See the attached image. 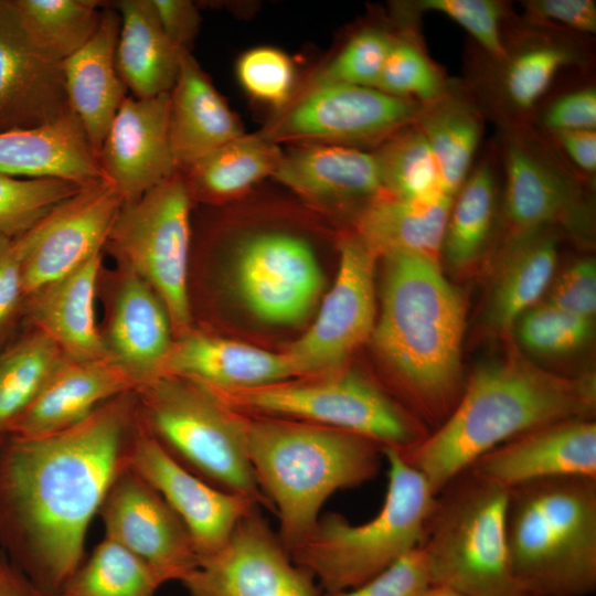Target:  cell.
I'll return each instance as SVG.
<instances>
[{
	"label": "cell",
	"mask_w": 596,
	"mask_h": 596,
	"mask_svg": "<svg viewBox=\"0 0 596 596\" xmlns=\"http://www.w3.org/2000/svg\"><path fill=\"white\" fill-rule=\"evenodd\" d=\"M137 424L134 391L60 433L0 437L1 551L47 594L82 564L89 522L127 466Z\"/></svg>",
	"instance_id": "cell-1"
},
{
	"label": "cell",
	"mask_w": 596,
	"mask_h": 596,
	"mask_svg": "<svg viewBox=\"0 0 596 596\" xmlns=\"http://www.w3.org/2000/svg\"><path fill=\"white\" fill-rule=\"evenodd\" d=\"M596 379L546 371L520 356L478 368L448 417L414 448L400 453L437 496L478 458L536 427L593 418Z\"/></svg>",
	"instance_id": "cell-2"
},
{
	"label": "cell",
	"mask_w": 596,
	"mask_h": 596,
	"mask_svg": "<svg viewBox=\"0 0 596 596\" xmlns=\"http://www.w3.org/2000/svg\"><path fill=\"white\" fill-rule=\"evenodd\" d=\"M384 259L373 344L406 409L435 429L465 386L460 364L465 304L443 276L438 260L411 254Z\"/></svg>",
	"instance_id": "cell-3"
},
{
	"label": "cell",
	"mask_w": 596,
	"mask_h": 596,
	"mask_svg": "<svg viewBox=\"0 0 596 596\" xmlns=\"http://www.w3.org/2000/svg\"><path fill=\"white\" fill-rule=\"evenodd\" d=\"M256 482L278 515L290 553L317 523L328 498L372 480L383 447L361 435L315 423L240 413Z\"/></svg>",
	"instance_id": "cell-4"
},
{
	"label": "cell",
	"mask_w": 596,
	"mask_h": 596,
	"mask_svg": "<svg viewBox=\"0 0 596 596\" xmlns=\"http://www.w3.org/2000/svg\"><path fill=\"white\" fill-rule=\"evenodd\" d=\"M512 574L532 596L596 590V478L558 477L508 490Z\"/></svg>",
	"instance_id": "cell-5"
},
{
	"label": "cell",
	"mask_w": 596,
	"mask_h": 596,
	"mask_svg": "<svg viewBox=\"0 0 596 596\" xmlns=\"http://www.w3.org/2000/svg\"><path fill=\"white\" fill-rule=\"evenodd\" d=\"M387 489L379 512L351 523L340 513L319 517L289 553L324 593L356 587L417 549L424 538L436 494L425 477L392 448H383Z\"/></svg>",
	"instance_id": "cell-6"
},
{
	"label": "cell",
	"mask_w": 596,
	"mask_h": 596,
	"mask_svg": "<svg viewBox=\"0 0 596 596\" xmlns=\"http://www.w3.org/2000/svg\"><path fill=\"white\" fill-rule=\"evenodd\" d=\"M508 490L470 470L437 496L419 545L429 584L466 596H532L515 581L505 538Z\"/></svg>",
	"instance_id": "cell-7"
},
{
	"label": "cell",
	"mask_w": 596,
	"mask_h": 596,
	"mask_svg": "<svg viewBox=\"0 0 596 596\" xmlns=\"http://www.w3.org/2000/svg\"><path fill=\"white\" fill-rule=\"evenodd\" d=\"M135 393L141 423L178 462L274 512L247 459L238 412L207 389L173 375H161Z\"/></svg>",
	"instance_id": "cell-8"
},
{
	"label": "cell",
	"mask_w": 596,
	"mask_h": 596,
	"mask_svg": "<svg viewBox=\"0 0 596 596\" xmlns=\"http://www.w3.org/2000/svg\"><path fill=\"white\" fill-rule=\"evenodd\" d=\"M210 392L242 414L330 426L400 453L417 446L430 432L383 387L350 369L256 387Z\"/></svg>",
	"instance_id": "cell-9"
},
{
	"label": "cell",
	"mask_w": 596,
	"mask_h": 596,
	"mask_svg": "<svg viewBox=\"0 0 596 596\" xmlns=\"http://www.w3.org/2000/svg\"><path fill=\"white\" fill-rule=\"evenodd\" d=\"M191 195L179 171L136 201L123 203L105 247L141 277L166 306L175 338L191 330L188 265Z\"/></svg>",
	"instance_id": "cell-10"
},
{
	"label": "cell",
	"mask_w": 596,
	"mask_h": 596,
	"mask_svg": "<svg viewBox=\"0 0 596 596\" xmlns=\"http://www.w3.org/2000/svg\"><path fill=\"white\" fill-rule=\"evenodd\" d=\"M423 106L374 87L305 86L258 132L279 145L289 140L336 143L384 142L414 124Z\"/></svg>",
	"instance_id": "cell-11"
},
{
	"label": "cell",
	"mask_w": 596,
	"mask_h": 596,
	"mask_svg": "<svg viewBox=\"0 0 596 596\" xmlns=\"http://www.w3.org/2000/svg\"><path fill=\"white\" fill-rule=\"evenodd\" d=\"M339 255L336 281L326 295L316 321L286 351L298 377L344 370L350 355L372 336L377 256L358 234L341 240Z\"/></svg>",
	"instance_id": "cell-12"
},
{
	"label": "cell",
	"mask_w": 596,
	"mask_h": 596,
	"mask_svg": "<svg viewBox=\"0 0 596 596\" xmlns=\"http://www.w3.org/2000/svg\"><path fill=\"white\" fill-rule=\"evenodd\" d=\"M123 200L108 180L86 185L22 235L25 299L102 254Z\"/></svg>",
	"instance_id": "cell-13"
},
{
	"label": "cell",
	"mask_w": 596,
	"mask_h": 596,
	"mask_svg": "<svg viewBox=\"0 0 596 596\" xmlns=\"http://www.w3.org/2000/svg\"><path fill=\"white\" fill-rule=\"evenodd\" d=\"M182 584L190 596H320L315 577L292 561L258 508Z\"/></svg>",
	"instance_id": "cell-14"
},
{
	"label": "cell",
	"mask_w": 596,
	"mask_h": 596,
	"mask_svg": "<svg viewBox=\"0 0 596 596\" xmlns=\"http://www.w3.org/2000/svg\"><path fill=\"white\" fill-rule=\"evenodd\" d=\"M105 538L142 561L163 585L183 582L199 565L192 539L178 514L128 465L98 510Z\"/></svg>",
	"instance_id": "cell-15"
},
{
	"label": "cell",
	"mask_w": 596,
	"mask_h": 596,
	"mask_svg": "<svg viewBox=\"0 0 596 596\" xmlns=\"http://www.w3.org/2000/svg\"><path fill=\"white\" fill-rule=\"evenodd\" d=\"M235 278L246 307L273 324H292L312 310L323 276L310 246L285 233H262L237 251Z\"/></svg>",
	"instance_id": "cell-16"
},
{
	"label": "cell",
	"mask_w": 596,
	"mask_h": 596,
	"mask_svg": "<svg viewBox=\"0 0 596 596\" xmlns=\"http://www.w3.org/2000/svg\"><path fill=\"white\" fill-rule=\"evenodd\" d=\"M127 465L178 514L199 560L221 550L240 520L258 508L251 499L221 490L183 467L147 430L139 415Z\"/></svg>",
	"instance_id": "cell-17"
},
{
	"label": "cell",
	"mask_w": 596,
	"mask_h": 596,
	"mask_svg": "<svg viewBox=\"0 0 596 596\" xmlns=\"http://www.w3.org/2000/svg\"><path fill=\"white\" fill-rule=\"evenodd\" d=\"M170 93L127 96L97 155L105 178L124 203L141 198L179 169L169 132Z\"/></svg>",
	"instance_id": "cell-18"
},
{
	"label": "cell",
	"mask_w": 596,
	"mask_h": 596,
	"mask_svg": "<svg viewBox=\"0 0 596 596\" xmlns=\"http://www.w3.org/2000/svg\"><path fill=\"white\" fill-rule=\"evenodd\" d=\"M70 113L63 62L29 39L12 0H0V131L38 128Z\"/></svg>",
	"instance_id": "cell-19"
},
{
	"label": "cell",
	"mask_w": 596,
	"mask_h": 596,
	"mask_svg": "<svg viewBox=\"0 0 596 596\" xmlns=\"http://www.w3.org/2000/svg\"><path fill=\"white\" fill-rule=\"evenodd\" d=\"M468 470L505 490L558 477L596 478V423L570 418L536 427L488 451Z\"/></svg>",
	"instance_id": "cell-20"
},
{
	"label": "cell",
	"mask_w": 596,
	"mask_h": 596,
	"mask_svg": "<svg viewBox=\"0 0 596 596\" xmlns=\"http://www.w3.org/2000/svg\"><path fill=\"white\" fill-rule=\"evenodd\" d=\"M119 270L103 339L108 356L139 387L162 375L174 334L168 310L151 286L127 268Z\"/></svg>",
	"instance_id": "cell-21"
},
{
	"label": "cell",
	"mask_w": 596,
	"mask_h": 596,
	"mask_svg": "<svg viewBox=\"0 0 596 596\" xmlns=\"http://www.w3.org/2000/svg\"><path fill=\"white\" fill-rule=\"evenodd\" d=\"M136 389L135 381L109 358L65 356L8 434L35 438L60 433L84 421L105 402Z\"/></svg>",
	"instance_id": "cell-22"
},
{
	"label": "cell",
	"mask_w": 596,
	"mask_h": 596,
	"mask_svg": "<svg viewBox=\"0 0 596 596\" xmlns=\"http://www.w3.org/2000/svg\"><path fill=\"white\" fill-rule=\"evenodd\" d=\"M164 374L210 391L256 387L298 377L286 352L274 353L192 330L174 339Z\"/></svg>",
	"instance_id": "cell-23"
},
{
	"label": "cell",
	"mask_w": 596,
	"mask_h": 596,
	"mask_svg": "<svg viewBox=\"0 0 596 596\" xmlns=\"http://www.w3.org/2000/svg\"><path fill=\"white\" fill-rule=\"evenodd\" d=\"M505 213L517 238L563 223L577 228L579 199L567 175L534 146L510 138L505 150Z\"/></svg>",
	"instance_id": "cell-24"
},
{
	"label": "cell",
	"mask_w": 596,
	"mask_h": 596,
	"mask_svg": "<svg viewBox=\"0 0 596 596\" xmlns=\"http://www.w3.org/2000/svg\"><path fill=\"white\" fill-rule=\"evenodd\" d=\"M103 256L26 297L23 313L52 339L66 358H109L96 320V291ZM110 359V358H109Z\"/></svg>",
	"instance_id": "cell-25"
},
{
	"label": "cell",
	"mask_w": 596,
	"mask_h": 596,
	"mask_svg": "<svg viewBox=\"0 0 596 596\" xmlns=\"http://www.w3.org/2000/svg\"><path fill=\"white\" fill-rule=\"evenodd\" d=\"M119 28L118 12L104 9L94 35L63 62L70 107L82 124L96 156L127 97V87L116 66Z\"/></svg>",
	"instance_id": "cell-26"
},
{
	"label": "cell",
	"mask_w": 596,
	"mask_h": 596,
	"mask_svg": "<svg viewBox=\"0 0 596 596\" xmlns=\"http://www.w3.org/2000/svg\"><path fill=\"white\" fill-rule=\"evenodd\" d=\"M0 173L82 187L107 180L73 111L38 128L0 131Z\"/></svg>",
	"instance_id": "cell-27"
},
{
	"label": "cell",
	"mask_w": 596,
	"mask_h": 596,
	"mask_svg": "<svg viewBox=\"0 0 596 596\" xmlns=\"http://www.w3.org/2000/svg\"><path fill=\"white\" fill-rule=\"evenodd\" d=\"M169 132L179 171L244 134L191 52H182L170 92Z\"/></svg>",
	"instance_id": "cell-28"
},
{
	"label": "cell",
	"mask_w": 596,
	"mask_h": 596,
	"mask_svg": "<svg viewBox=\"0 0 596 596\" xmlns=\"http://www.w3.org/2000/svg\"><path fill=\"white\" fill-rule=\"evenodd\" d=\"M274 177L319 203L375 199L384 194L374 153L340 145H313L283 153Z\"/></svg>",
	"instance_id": "cell-29"
},
{
	"label": "cell",
	"mask_w": 596,
	"mask_h": 596,
	"mask_svg": "<svg viewBox=\"0 0 596 596\" xmlns=\"http://www.w3.org/2000/svg\"><path fill=\"white\" fill-rule=\"evenodd\" d=\"M120 28L116 66L136 98L170 93L180 67L181 53L167 38L151 0L117 1Z\"/></svg>",
	"instance_id": "cell-30"
},
{
	"label": "cell",
	"mask_w": 596,
	"mask_h": 596,
	"mask_svg": "<svg viewBox=\"0 0 596 596\" xmlns=\"http://www.w3.org/2000/svg\"><path fill=\"white\" fill-rule=\"evenodd\" d=\"M454 198L412 201L382 194L358 220V235L375 253L425 256L438 260Z\"/></svg>",
	"instance_id": "cell-31"
},
{
	"label": "cell",
	"mask_w": 596,
	"mask_h": 596,
	"mask_svg": "<svg viewBox=\"0 0 596 596\" xmlns=\"http://www.w3.org/2000/svg\"><path fill=\"white\" fill-rule=\"evenodd\" d=\"M283 153L278 143L259 134H243L181 173L191 198L217 202L244 193L266 177H274Z\"/></svg>",
	"instance_id": "cell-32"
},
{
	"label": "cell",
	"mask_w": 596,
	"mask_h": 596,
	"mask_svg": "<svg viewBox=\"0 0 596 596\" xmlns=\"http://www.w3.org/2000/svg\"><path fill=\"white\" fill-rule=\"evenodd\" d=\"M533 234L518 238L503 266L488 308L489 323L509 329L546 289L557 259L553 236Z\"/></svg>",
	"instance_id": "cell-33"
},
{
	"label": "cell",
	"mask_w": 596,
	"mask_h": 596,
	"mask_svg": "<svg viewBox=\"0 0 596 596\" xmlns=\"http://www.w3.org/2000/svg\"><path fill=\"white\" fill-rule=\"evenodd\" d=\"M415 124L430 146L444 192L455 198L468 177L481 137L480 116L468 103L446 94L423 106Z\"/></svg>",
	"instance_id": "cell-34"
},
{
	"label": "cell",
	"mask_w": 596,
	"mask_h": 596,
	"mask_svg": "<svg viewBox=\"0 0 596 596\" xmlns=\"http://www.w3.org/2000/svg\"><path fill=\"white\" fill-rule=\"evenodd\" d=\"M64 358L38 329L0 352V437L28 409Z\"/></svg>",
	"instance_id": "cell-35"
},
{
	"label": "cell",
	"mask_w": 596,
	"mask_h": 596,
	"mask_svg": "<svg viewBox=\"0 0 596 596\" xmlns=\"http://www.w3.org/2000/svg\"><path fill=\"white\" fill-rule=\"evenodd\" d=\"M29 39L64 62L96 32L103 15L97 0H12Z\"/></svg>",
	"instance_id": "cell-36"
},
{
	"label": "cell",
	"mask_w": 596,
	"mask_h": 596,
	"mask_svg": "<svg viewBox=\"0 0 596 596\" xmlns=\"http://www.w3.org/2000/svg\"><path fill=\"white\" fill-rule=\"evenodd\" d=\"M374 156L384 194L412 201L448 195L430 146L415 123L382 142Z\"/></svg>",
	"instance_id": "cell-37"
},
{
	"label": "cell",
	"mask_w": 596,
	"mask_h": 596,
	"mask_svg": "<svg viewBox=\"0 0 596 596\" xmlns=\"http://www.w3.org/2000/svg\"><path fill=\"white\" fill-rule=\"evenodd\" d=\"M496 198V181L490 164L475 169L454 198L441 251L448 263L461 268L472 263L488 238Z\"/></svg>",
	"instance_id": "cell-38"
},
{
	"label": "cell",
	"mask_w": 596,
	"mask_h": 596,
	"mask_svg": "<svg viewBox=\"0 0 596 596\" xmlns=\"http://www.w3.org/2000/svg\"><path fill=\"white\" fill-rule=\"evenodd\" d=\"M161 585L142 561L104 538L56 596H156Z\"/></svg>",
	"instance_id": "cell-39"
},
{
	"label": "cell",
	"mask_w": 596,
	"mask_h": 596,
	"mask_svg": "<svg viewBox=\"0 0 596 596\" xmlns=\"http://www.w3.org/2000/svg\"><path fill=\"white\" fill-rule=\"evenodd\" d=\"M575 54L553 41L531 43L507 58L501 87L509 104L518 110L531 109L544 95L557 72L572 63Z\"/></svg>",
	"instance_id": "cell-40"
},
{
	"label": "cell",
	"mask_w": 596,
	"mask_h": 596,
	"mask_svg": "<svg viewBox=\"0 0 596 596\" xmlns=\"http://www.w3.org/2000/svg\"><path fill=\"white\" fill-rule=\"evenodd\" d=\"M82 185L53 178H17L0 173V233L18 237Z\"/></svg>",
	"instance_id": "cell-41"
},
{
	"label": "cell",
	"mask_w": 596,
	"mask_h": 596,
	"mask_svg": "<svg viewBox=\"0 0 596 596\" xmlns=\"http://www.w3.org/2000/svg\"><path fill=\"white\" fill-rule=\"evenodd\" d=\"M375 88L422 106L447 94L440 71L414 41L406 38L394 39Z\"/></svg>",
	"instance_id": "cell-42"
},
{
	"label": "cell",
	"mask_w": 596,
	"mask_h": 596,
	"mask_svg": "<svg viewBox=\"0 0 596 596\" xmlns=\"http://www.w3.org/2000/svg\"><path fill=\"white\" fill-rule=\"evenodd\" d=\"M394 39L377 28L358 32L306 86L345 84L375 88Z\"/></svg>",
	"instance_id": "cell-43"
},
{
	"label": "cell",
	"mask_w": 596,
	"mask_h": 596,
	"mask_svg": "<svg viewBox=\"0 0 596 596\" xmlns=\"http://www.w3.org/2000/svg\"><path fill=\"white\" fill-rule=\"evenodd\" d=\"M519 321L522 344L538 354L558 355L583 347L593 334V320L550 304L529 309Z\"/></svg>",
	"instance_id": "cell-44"
},
{
	"label": "cell",
	"mask_w": 596,
	"mask_h": 596,
	"mask_svg": "<svg viewBox=\"0 0 596 596\" xmlns=\"http://www.w3.org/2000/svg\"><path fill=\"white\" fill-rule=\"evenodd\" d=\"M236 75L248 95L278 110L295 95L294 64L278 49L259 46L246 51L237 61Z\"/></svg>",
	"instance_id": "cell-45"
},
{
	"label": "cell",
	"mask_w": 596,
	"mask_h": 596,
	"mask_svg": "<svg viewBox=\"0 0 596 596\" xmlns=\"http://www.w3.org/2000/svg\"><path fill=\"white\" fill-rule=\"evenodd\" d=\"M419 12L435 11L457 22L497 60H503L507 50L500 33L502 4L493 0H421L409 4Z\"/></svg>",
	"instance_id": "cell-46"
},
{
	"label": "cell",
	"mask_w": 596,
	"mask_h": 596,
	"mask_svg": "<svg viewBox=\"0 0 596 596\" xmlns=\"http://www.w3.org/2000/svg\"><path fill=\"white\" fill-rule=\"evenodd\" d=\"M428 584L426 560L418 546L368 582L322 596H416Z\"/></svg>",
	"instance_id": "cell-47"
},
{
	"label": "cell",
	"mask_w": 596,
	"mask_h": 596,
	"mask_svg": "<svg viewBox=\"0 0 596 596\" xmlns=\"http://www.w3.org/2000/svg\"><path fill=\"white\" fill-rule=\"evenodd\" d=\"M547 304L593 320L596 311L595 260L584 258L570 266L554 285Z\"/></svg>",
	"instance_id": "cell-48"
},
{
	"label": "cell",
	"mask_w": 596,
	"mask_h": 596,
	"mask_svg": "<svg viewBox=\"0 0 596 596\" xmlns=\"http://www.w3.org/2000/svg\"><path fill=\"white\" fill-rule=\"evenodd\" d=\"M21 252L15 238L0 233V347L23 313Z\"/></svg>",
	"instance_id": "cell-49"
},
{
	"label": "cell",
	"mask_w": 596,
	"mask_h": 596,
	"mask_svg": "<svg viewBox=\"0 0 596 596\" xmlns=\"http://www.w3.org/2000/svg\"><path fill=\"white\" fill-rule=\"evenodd\" d=\"M543 124L553 134L595 130L596 92L585 87L570 92L554 100L543 115Z\"/></svg>",
	"instance_id": "cell-50"
},
{
	"label": "cell",
	"mask_w": 596,
	"mask_h": 596,
	"mask_svg": "<svg viewBox=\"0 0 596 596\" xmlns=\"http://www.w3.org/2000/svg\"><path fill=\"white\" fill-rule=\"evenodd\" d=\"M167 38L180 51L190 52L200 28V13L188 0H151Z\"/></svg>",
	"instance_id": "cell-51"
},
{
	"label": "cell",
	"mask_w": 596,
	"mask_h": 596,
	"mask_svg": "<svg viewBox=\"0 0 596 596\" xmlns=\"http://www.w3.org/2000/svg\"><path fill=\"white\" fill-rule=\"evenodd\" d=\"M525 8L536 19L579 32L596 31V3L592 0H534L526 1Z\"/></svg>",
	"instance_id": "cell-52"
},
{
	"label": "cell",
	"mask_w": 596,
	"mask_h": 596,
	"mask_svg": "<svg viewBox=\"0 0 596 596\" xmlns=\"http://www.w3.org/2000/svg\"><path fill=\"white\" fill-rule=\"evenodd\" d=\"M567 157L581 170L594 173L596 170L595 130H575L554 134Z\"/></svg>",
	"instance_id": "cell-53"
},
{
	"label": "cell",
	"mask_w": 596,
	"mask_h": 596,
	"mask_svg": "<svg viewBox=\"0 0 596 596\" xmlns=\"http://www.w3.org/2000/svg\"><path fill=\"white\" fill-rule=\"evenodd\" d=\"M0 596H52L36 586L0 550Z\"/></svg>",
	"instance_id": "cell-54"
},
{
	"label": "cell",
	"mask_w": 596,
	"mask_h": 596,
	"mask_svg": "<svg viewBox=\"0 0 596 596\" xmlns=\"http://www.w3.org/2000/svg\"><path fill=\"white\" fill-rule=\"evenodd\" d=\"M416 596H466V595L446 585L428 584Z\"/></svg>",
	"instance_id": "cell-55"
}]
</instances>
